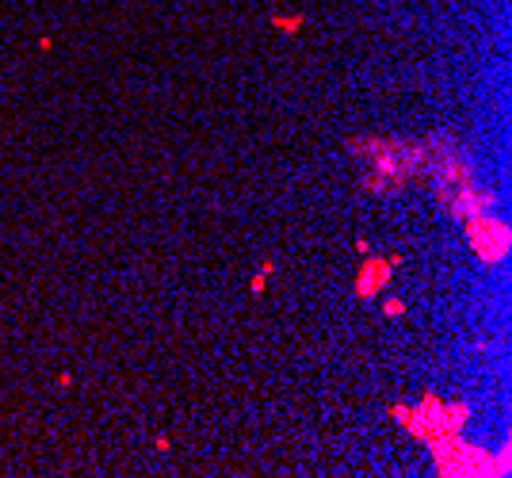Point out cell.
Returning a JSON list of instances; mask_svg holds the SVG:
<instances>
[{
  "instance_id": "1",
  "label": "cell",
  "mask_w": 512,
  "mask_h": 478,
  "mask_svg": "<svg viewBox=\"0 0 512 478\" xmlns=\"http://www.w3.org/2000/svg\"><path fill=\"white\" fill-rule=\"evenodd\" d=\"M352 153L367 165V188L390 192L406 184L428 165V142H402V138H352Z\"/></svg>"
},
{
  "instance_id": "2",
  "label": "cell",
  "mask_w": 512,
  "mask_h": 478,
  "mask_svg": "<svg viewBox=\"0 0 512 478\" xmlns=\"http://www.w3.org/2000/svg\"><path fill=\"white\" fill-rule=\"evenodd\" d=\"M432 459L440 467V475H505L509 471V452H482V448H470L459 440V433L436 436L432 444Z\"/></svg>"
},
{
  "instance_id": "3",
  "label": "cell",
  "mask_w": 512,
  "mask_h": 478,
  "mask_svg": "<svg viewBox=\"0 0 512 478\" xmlns=\"http://www.w3.org/2000/svg\"><path fill=\"white\" fill-rule=\"evenodd\" d=\"M467 413L470 410L463 406V402H440V398L428 394L417 410H413V406H394V421H402L417 440L432 444L436 436L459 433L463 421H467Z\"/></svg>"
},
{
  "instance_id": "4",
  "label": "cell",
  "mask_w": 512,
  "mask_h": 478,
  "mask_svg": "<svg viewBox=\"0 0 512 478\" xmlns=\"http://www.w3.org/2000/svg\"><path fill=\"white\" fill-rule=\"evenodd\" d=\"M463 222H467V241L470 249L478 253V261L482 264L505 261V253H509V226L501 218H490V211H482V215H470Z\"/></svg>"
},
{
  "instance_id": "5",
  "label": "cell",
  "mask_w": 512,
  "mask_h": 478,
  "mask_svg": "<svg viewBox=\"0 0 512 478\" xmlns=\"http://www.w3.org/2000/svg\"><path fill=\"white\" fill-rule=\"evenodd\" d=\"M402 264V257H367V261L360 264V272H356V299H375L379 291H383L386 283H390V272Z\"/></svg>"
},
{
  "instance_id": "6",
  "label": "cell",
  "mask_w": 512,
  "mask_h": 478,
  "mask_svg": "<svg viewBox=\"0 0 512 478\" xmlns=\"http://www.w3.org/2000/svg\"><path fill=\"white\" fill-rule=\"evenodd\" d=\"M302 23H306V16H272V27H279V31H299Z\"/></svg>"
},
{
  "instance_id": "7",
  "label": "cell",
  "mask_w": 512,
  "mask_h": 478,
  "mask_svg": "<svg viewBox=\"0 0 512 478\" xmlns=\"http://www.w3.org/2000/svg\"><path fill=\"white\" fill-rule=\"evenodd\" d=\"M386 314H390V318H402V314H406V303H402V299H390V303H386Z\"/></svg>"
},
{
  "instance_id": "8",
  "label": "cell",
  "mask_w": 512,
  "mask_h": 478,
  "mask_svg": "<svg viewBox=\"0 0 512 478\" xmlns=\"http://www.w3.org/2000/svg\"><path fill=\"white\" fill-rule=\"evenodd\" d=\"M264 276H268V272H260V276H253V283H249V287H253V295H264Z\"/></svg>"
}]
</instances>
